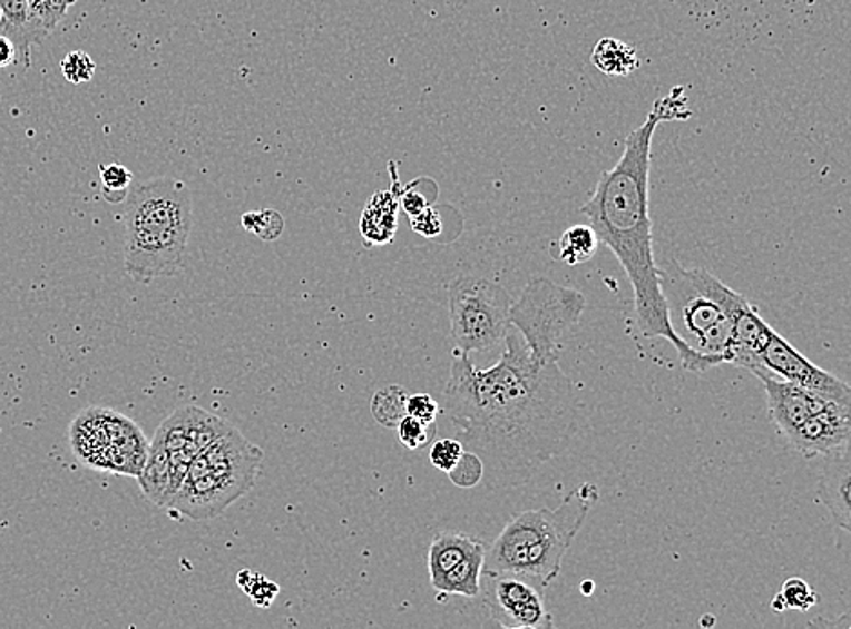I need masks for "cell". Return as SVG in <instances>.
I'll return each mask as SVG.
<instances>
[{"label": "cell", "instance_id": "6da1fadb", "mask_svg": "<svg viewBox=\"0 0 851 629\" xmlns=\"http://www.w3.org/2000/svg\"><path fill=\"white\" fill-rule=\"evenodd\" d=\"M503 343L490 368L454 352L443 397L461 443L480 455L490 483L516 488L567 450L578 429L579 401L559 363L534 362L512 325Z\"/></svg>", "mask_w": 851, "mask_h": 629}, {"label": "cell", "instance_id": "7a4b0ae2", "mask_svg": "<svg viewBox=\"0 0 851 629\" xmlns=\"http://www.w3.org/2000/svg\"><path fill=\"white\" fill-rule=\"evenodd\" d=\"M692 117L685 88L672 89L652 106L642 126L628 132L625 149L610 171L601 173L593 196L581 207L599 244L607 245L627 273L634 288L637 325L643 336L663 337L679 354L688 372L703 374L708 363L681 342L672 328L665 294L661 291V267L654 256L651 218V158L654 132L661 122Z\"/></svg>", "mask_w": 851, "mask_h": 629}, {"label": "cell", "instance_id": "3957f363", "mask_svg": "<svg viewBox=\"0 0 851 629\" xmlns=\"http://www.w3.org/2000/svg\"><path fill=\"white\" fill-rule=\"evenodd\" d=\"M124 224V267L133 279L149 284L184 271L193 227L186 181L164 176L129 187Z\"/></svg>", "mask_w": 851, "mask_h": 629}, {"label": "cell", "instance_id": "277c9868", "mask_svg": "<svg viewBox=\"0 0 851 629\" xmlns=\"http://www.w3.org/2000/svg\"><path fill=\"white\" fill-rule=\"evenodd\" d=\"M599 501V488L583 483L558 508L519 513L485 550V573H516L544 588L561 573L563 559Z\"/></svg>", "mask_w": 851, "mask_h": 629}, {"label": "cell", "instance_id": "5b68a950", "mask_svg": "<svg viewBox=\"0 0 851 629\" xmlns=\"http://www.w3.org/2000/svg\"><path fill=\"white\" fill-rule=\"evenodd\" d=\"M661 291L665 294L672 328L681 342L700 354L710 368L734 365V314L746 302L706 268H685L671 259L661 267Z\"/></svg>", "mask_w": 851, "mask_h": 629}, {"label": "cell", "instance_id": "8992f818", "mask_svg": "<svg viewBox=\"0 0 851 629\" xmlns=\"http://www.w3.org/2000/svg\"><path fill=\"white\" fill-rule=\"evenodd\" d=\"M264 450L231 426L193 459L169 510L193 521H209L255 488Z\"/></svg>", "mask_w": 851, "mask_h": 629}, {"label": "cell", "instance_id": "52a82bcc", "mask_svg": "<svg viewBox=\"0 0 851 629\" xmlns=\"http://www.w3.org/2000/svg\"><path fill=\"white\" fill-rule=\"evenodd\" d=\"M585 308L587 298L576 288L532 278L512 302L510 325L524 337L534 362L559 363L563 340L578 325Z\"/></svg>", "mask_w": 851, "mask_h": 629}, {"label": "cell", "instance_id": "ba28073f", "mask_svg": "<svg viewBox=\"0 0 851 629\" xmlns=\"http://www.w3.org/2000/svg\"><path fill=\"white\" fill-rule=\"evenodd\" d=\"M512 296L492 279L461 276L449 285L450 337L454 352L495 351L510 328Z\"/></svg>", "mask_w": 851, "mask_h": 629}, {"label": "cell", "instance_id": "9c48e42d", "mask_svg": "<svg viewBox=\"0 0 851 629\" xmlns=\"http://www.w3.org/2000/svg\"><path fill=\"white\" fill-rule=\"evenodd\" d=\"M69 440L75 454L91 469L137 478L146 463L143 430L126 415L108 409H88L71 423Z\"/></svg>", "mask_w": 851, "mask_h": 629}, {"label": "cell", "instance_id": "30bf717a", "mask_svg": "<svg viewBox=\"0 0 851 629\" xmlns=\"http://www.w3.org/2000/svg\"><path fill=\"white\" fill-rule=\"evenodd\" d=\"M481 590L490 619L501 628L552 629V615L545 605L544 586L516 573H485Z\"/></svg>", "mask_w": 851, "mask_h": 629}, {"label": "cell", "instance_id": "8fae6325", "mask_svg": "<svg viewBox=\"0 0 851 629\" xmlns=\"http://www.w3.org/2000/svg\"><path fill=\"white\" fill-rule=\"evenodd\" d=\"M231 426L233 425L229 421H225L221 415L193 405L175 410L158 426L153 440L166 452L173 487L177 492L196 454L213 443L218 435L225 434Z\"/></svg>", "mask_w": 851, "mask_h": 629}, {"label": "cell", "instance_id": "7c38bea8", "mask_svg": "<svg viewBox=\"0 0 851 629\" xmlns=\"http://www.w3.org/2000/svg\"><path fill=\"white\" fill-rule=\"evenodd\" d=\"M757 362V366H763L781 380L790 381L804 391L812 392V394L828 401L851 405V389L844 381L810 362L804 354H801L795 346L790 345L773 328L759 351Z\"/></svg>", "mask_w": 851, "mask_h": 629}, {"label": "cell", "instance_id": "4fadbf2b", "mask_svg": "<svg viewBox=\"0 0 851 629\" xmlns=\"http://www.w3.org/2000/svg\"><path fill=\"white\" fill-rule=\"evenodd\" d=\"M788 443L806 459L839 449L851 441V405L828 401L819 412L810 415L803 425L793 430Z\"/></svg>", "mask_w": 851, "mask_h": 629}, {"label": "cell", "instance_id": "5bb4252c", "mask_svg": "<svg viewBox=\"0 0 851 629\" xmlns=\"http://www.w3.org/2000/svg\"><path fill=\"white\" fill-rule=\"evenodd\" d=\"M752 374L763 381L764 392H766V403H769L770 417L779 434L786 440L793 430L803 425L810 415L815 414L822 406L826 405L828 400L804 391L801 386L793 385L790 381L781 380L763 366H757Z\"/></svg>", "mask_w": 851, "mask_h": 629}, {"label": "cell", "instance_id": "9a60e30c", "mask_svg": "<svg viewBox=\"0 0 851 629\" xmlns=\"http://www.w3.org/2000/svg\"><path fill=\"white\" fill-rule=\"evenodd\" d=\"M818 493L821 503L826 507L837 528L842 532L851 530V450L850 443L821 455Z\"/></svg>", "mask_w": 851, "mask_h": 629}, {"label": "cell", "instance_id": "2e32d148", "mask_svg": "<svg viewBox=\"0 0 851 629\" xmlns=\"http://www.w3.org/2000/svg\"><path fill=\"white\" fill-rule=\"evenodd\" d=\"M392 171V161H391ZM394 175V171H392ZM391 190H380L372 196L368 207L363 210L360 230H362L365 245H383L391 242L398 229V193L402 186L398 184V175L394 176Z\"/></svg>", "mask_w": 851, "mask_h": 629}, {"label": "cell", "instance_id": "e0dca14e", "mask_svg": "<svg viewBox=\"0 0 851 629\" xmlns=\"http://www.w3.org/2000/svg\"><path fill=\"white\" fill-rule=\"evenodd\" d=\"M0 35H4L17 49V62L30 66L31 46L40 45L45 37L35 24L28 0H0Z\"/></svg>", "mask_w": 851, "mask_h": 629}, {"label": "cell", "instance_id": "ac0fdd59", "mask_svg": "<svg viewBox=\"0 0 851 629\" xmlns=\"http://www.w3.org/2000/svg\"><path fill=\"white\" fill-rule=\"evenodd\" d=\"M485 544L476 548L472 553L458 562L454 568H450L443 576L431 581L441 596H461L475 599L481 593V576H483L485 564Z\"/></svg>", "mask_w": 851, "mask_h": 629}, {"label": "cell", "instance_id": "d6986e66", "mask_svg": "<svg viewBox=\"0 0 851 629\" xmlns=\"http://www.w3.org/2000/svg\"><path fill=\"white\" fill-rule=\"evenodd\" d=\"M483 542L466 533L443 532L432 539L429 548V576L431 581L443 576L450 568L463 561L469 553L481 547Z\"/></svg>", "mask_w": 851, "mask_h": 629}, {"label": "cell", "instance_id": "ffe728a7", "mask_svg": "<svg viewBox=\"0 0 851 629\" xmlns=\"http://www.w3.org/2000/svg\"><path fill=\"white\" fill-rule=\"evenodd\" d=\"M590 59L601 73L610 75V77H628L642 66L636 48L616 37H605L599 40L593 49Z\"/></svg>", "mask_w": 851, "mask_h": 629}, {"label": "cell", "instance_id": "44dd1931", "mask_svg": "<svg viewBox=\"0 0 851 629\" xmlns=\"http://www.w3.org/2000/svg\"><path fill=\"white\" fill-rule=\"evenodd\" d=\"M559 259L563 264L576 267L587 264L599 249V238L590 225H573L563 233L558 242Z\"/></svg>", "mask_w": 851, "mask_h": 629}, {"label": "cell", "instance_id": "7402d4cb", "mask_svg": "<svg viewBox=\"0 0 851 629\" xmlns=\"http://www.w3.org/2000/svg\"><path fill=\"white\" fill-rule=\"evenodd\" d=\"M407 392L402 386L389 385L378 391L371 401L372 417L385 426L397 429L398 423L407 415Z\"/></svg>", "mask_w": 851, "mask_h": 629}, {"label": "cell", "instance_id": "603a6c76", "mask_svg": "<svg viewBox=\"0 0 851 629\" xmlns=\"http://www.w3.org/2000/svg\"><path fill=\"white\" fill-rule=\"evenodd\" d=\"M818 591L813 590L812 586L808 584L803 579H788L784 582L783 588L779 591L777 596L773 597L772 610L775 613H784L788 610L806 611L812 610L813 606L819 605Z\"/></svg>", "mask_w": 851, "mask_h": 629}, {"label": "cell", "instance_id": "cb8c5ba5", "mask_svg": "<svg viewBox=\"0 0 851 629\" xmlns=\"http://www.w3.org/2000/svg\"><path fill=\"white\" fill-rule=\"evenodd\" d=\"M75 2L77 0H28L31 17L45 39L53 33Z\"/></svg>", "mask_w": 851, "mask_h": 629}, {"label": "cell", "instance_id": "d4e9b609", "mask_svg": "<svg viewBox=\"0 0 851 629\" xmlns=\"http://www.w3.org/2000/svg\"><path fill=\"white\" fill-rule=\"evenodd\" d=\"M284 216L274 209L251 210L242 216V227L264 242L278 239L284 233Z\"/></svg>", "mask_w": 851, "mask_h": 629}, {"label": "cell", "instance_id": "484cf974", "mask_svg": "<svg viewBox=\"0 0 851 629\" xmlns=\"http://www.w3.org/2000/svg\"><path fill=\"white\" fill-rule=\"evenodd\" d=\"M104 200L109 204H123L128 198L129 187L133 186V173L123 164H109L100 167Z\"/></svg>", "mask_w": 851, "mask_h": 629}, {"label": "cell", "instance_id": "4316f807", "mask_svg": "<svg viewBox=\"0 0 851 629\" xmlns=\"http://www.w3.org/2000/svg\"><path fill=\"white\" fill-rule=\"evenodd\" d=\"M397 430L400 443L409 450L423 449V446H427V444L434 440L436 435L434 423H432V425H427L423 421L417 420V417H411V415H405V417L398 423Z\"/></svg>", "mask_w": 851, "mask_h": 629}, {"label": "cell", "instance_id": "83f0119b", "mask_svg": "<svg viewBox=\"0 0 851 629\" xmlns=\"http://www.w3.org/2000/svg\"><path fill=\"white\" fill-rule=\"evenodd\" d=\"M60 71L65 75V79L71 83L89 82L94 79L95 71H97V63L89 57L86 51L75 49L66 55L62 62H60Z\"/></svg>", "mask_w": 851, "mask_h": 629}, {"label": "cell", "instance_id": "f1b7e54d", "mask_svg": "<svg viewBox=\"0 0 851 629\" xmlns=\"http://www.w3.org/2000/svg\"><path fill=\"white\" fill-rule=\"evenodd\" d=\"M449 478L456 487H476L485 478L483 461L475 452H463L454 469L450 470Z\"/></svg>", "mask_w": 851, "mask_h": 629}, {"label": "cell", "instance_id": "f546056e", "mask_svg": "<svg viewBox=\"0 0 851 629\" xmlns=\"http://www.w3.org/2000/svg\"><path fill=\"white\" fill-rule=\"evenodd\" d=\"M238 584L258 606H270L280 591L278 586L274 584V582H270L264 577L250 570L242 571L241 576H238Z\"/></svg>", "mask_w": 851, "mask_h": 629}, {"label": "cell", "instance_id": "4dcf8cb0", "mask_svg": "<svg viewBox=\"0 0 851 629\" xmlns=\"http://www.w3.org/2000/svg\"><path fill=\"white\" fill-rule=\"evenodd\" d=\"M466 452V446L458 440H438L432 444L431 449V463L434 469L440 472L449 473L454 469L456 463L460 461L461 455Z\"/></svg>", "mask_w": 851, "mask_h": 629}, {"label": "cell", "instance_id": "1f68e13d", "mask_svg": "<svg viewBox=\"0 0 851 629\" xmlns=\"http://www.w3.org/2000/svg\"><path fill=\"white\" fill-rule=\"evenodd\" d=\"M407 415L423 421L427 425H432L440 415V405L431 394L407 395Z\"/></svg>", "mask_w": 851, "mask_h": 629}, {"label": "cell", "instance_id": "d6a6232c", "mask_svg": "<svg viewBox=\"0 0 851 629\" xmlns=\"http://www.w3.org/2000/svg\"><path fill=\"white\" fill-rule=\"evenodd\" d=\"M411 227L417 235L423 236V238H436L441 235L443 230V224H441V216L438 215V210L434 207H426L421 210L420 215L412 216Z\"/></svg>", "mask_w": 851, "mask_h": 629}, {"label": "cell", "instance_id": "836d02e7", "mask_svg": "<svg viewBox=\"0 0 851 629\" xmlns=\"http://www.w3.org/2000/svg\"><path fill=\"white\" fill-rule=\"evenodd\" d=\"M398 204H400L403 213H405L409 218L420 215L421 210L429 207V202H427L426 196L418 193V190H414V184H412V186H407L405 189H400V193H398Z\"/></svg>", "mask_w": 851, "mask_h": 629}, {"label": "cell", "instance_id": "e575fe53", "mask_svg": "<svg viewBox=\"0 0 851 629\" xmlns=\"http://www.w3.org/2000/svg\"><path fill=\"white\" fill-rule=\"evenodd\" d=\"M17 62V49L8 37L0 35V68H8Z\"/></svg>", "mask_w": 851, "mask_h": 629}, {"label": "cell", "instance_id": "d590c367", "mask_svg": "<svg viewBox=\"0 0 851 629\" xmlns=\"http://www.w3.org/2000/svg\"><path fill=\"white\" fill-rule=\"evenodd\" d=\"M0 19H2V16H0Z\"/></svg>", "mask_w": 851, "mask_h": 629}]
</instances>
